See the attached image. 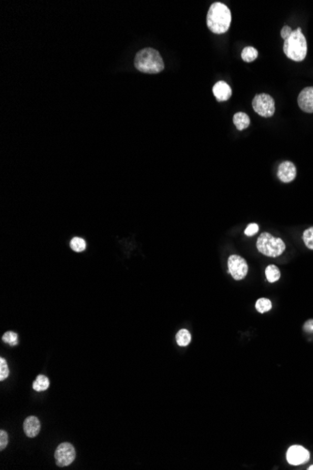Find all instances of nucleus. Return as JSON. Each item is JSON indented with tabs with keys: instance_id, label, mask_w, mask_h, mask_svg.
Returning a JSON list of instances; mask_svg holds the SVG:
<instances>
[{
	"instance_id": "nucleus-27",
	"label": "nucleus",
	"mask_w": 313,
	"mask_h": 470,
	"mask_svg": "<svg viewBox=\"0 0 313 470\" xmlns=\"http://www.w3.org/2000/svg\"><path fill=\"white\" fill-rule=\"evenodd\" d=\"M307 469H308V470H313V465H310V466H309V467H308V468H307Z\"/></svg>"
},
{
	"instance_id": "nucleus-20",
	"label": "nucleus",
	"mask_w": 313,
	"mask_h": 470,
	"mask_svg": "<svg viewBox=\"0 0 313 470\" xmlns=\"http://www.w3.org/2000/svg\"><path fill=\"white\" fill-rule=\"evenodd\" d=\"M71 248L73 249V250L77 252V253H80V252H83V250H85L86 248V243L84 241L83 238H74L72 239L71 241Z\"/></svg>"
},
{
	"instance_id": "nucleus-14",
	"label": "nucleus",
	"mask_w": 313,
	"mask_h": 470,
	"mask_svg": "<svg viewBox=\"0 0 313 470\" xmlns=\"http://www.w3.org/2000/svg\"><path fill=\"white\" fill-rule=\"evenodd\" d=\"M265 276L269 283H275L278 281L280 278V271L275 265H269L265 269Z\"/></svg>"
},
{
	"instance_id": "nucleus-12",
	"label": "nucleus",
	"mask_w": 313,
	"mask_h": 470,
	"mask_svg": "<svg viewBox=\"0 0 313 470\" xmlns=\"http://www.w3.org/2000/svg\"><path fill=\"white\" fill-rule=\"evenodd\" d=\"M41 422L35 416H30L25 419L24 422V431L28 437H35L40 433Z\"/></svg>"
},
{
	"instance_id": "nucleus-15",
	"label": "nucleus",
	"mask_w": 313,
	"mask_h": 470,
	"mask_svg": "<svg viewBox=\"0 0 313 470\" xmlns=\"http://www.w3.org/2000/svg\"><path fill=\"white\" fill-rule=\"evenodd\" d=\"M241 57L245 62H253L258 57V51L252 46L245 47L242 53H241Z\"/></svg>"
},
{
	"instance_id": "nucleus-9",
	"label": "nucleus",
	"mask_w": 313,
	"mask_h": 470,
	"mask_svg": "<svg viewBox=\"0 0 313 470\" xmlns=\"http://www.w3.org/2000/svg\"><path fill=\"white\" fill-rule=\"evenodd\" d=\"M277 177L283 183H290L296 177V167L289 161L283 162L278 165Z\"/></svg>"
},
{
	"instance_id": "nucleus-18",
	"label": "nucleus",
	"mask_w": 313,
	"mask_h": 470,
	"mask_svg": "<svg viewBox=\"0 0 313 470\" xmlns=\"http://www.w3.org/2000/svg\"><path fill=\"white\" fill-rule=\"evenodd\" d=\"M255 308H256V310L259 311V312H261V314H264L265 311H270L272 308L271 301L268 299H265V298L259 299L256 301Z\"/></svg>"
},
{
	"instance_id": "nucleus-19",
	"label": "nucleus",
	"mask_w": 313,
	"mask_h": 470,
	"mask_svg": "<svg viewBox=\"0 0 313 470\" xmlns=\"http://www.w3.org/2000/svg\"><path fill=\"white\" fill-rule=\"evenodd\" d=\"M303 241L309 250H313V226L303 233Z\"/></svg>"
},
{
	"instance_id": "nucleus-21",
	"label": "nucleus",
	"mask_w": 313,
	"mask_h": 470,
	"mask_svg": "<svg viewBox=\"0 0 313 470\" xmlns=\"http://www.w3.org/2000/svg\"><path fill=\"white\" fill-rule=\"evenodd\" d=\"M2 341L9 343L11 347L16 346L18 344V335L13 331H8L2 337Z\"/></svg>"
},
{
	"instance_id": "nucleus-2",
	"label": "nucleus",
	"mask_w": 313,
	"mask_h": 470,
	"mask_svg": "<svg viewBox=\"0 0 313 470\" xmlns=\"http://www.w3.org/2000/svg\"><path fill=\"white\" fill-rule=\"evenodd\" d=\"M134 66L141 73L155 74L163 72L164 63L159 51L153 48H145L140 50L135 55Z\"/></svg>"
},
{
	"instance_id": "nucleus-6",
	"label": "nucleus",
	"mask_w": 313,
	"mask_h": 470,
	"mask_svg": "<svg viewBox=\"0 0 313 470\" xmlns=\"http://www.w3.org/2000/svg\"><path fill=\"white\" fill-rule=\"evenodd\" d=\"M54 458H55V463L60 466H68L71 464H73L74 459H75V450L73 446L71 443H62L58 446L54 452Z\"/></svg>"
},
{
	"instance_id": "nucleus-23",
	"label": "nucleus",
	"mask_w": 313,
	"mask_h": 470,
	"mask_svg": "<svg viewBox=\"0 0 313 470\" xmlns=\"http://www.w3.org/2000/svg\"><path fill=\"white\" fill-rule=\"evenodd\" d=\"M258 231H259V226L257 224H249L245 230V234L247 237H252L256 233H258Z\"/></svg>"
},
{
	"instance_id": "nucleus-24",
	"label": "nucleus",
	"mask_w": 313,
	"mask_h": 470,
	"mask_svg": "<svg viewBox=\"0 0 313 470\" xmlns=\"http://www.w3.org/2000/svg\"><path fill=\"white\" fill-rule=\"evenodd\" d=\"M8 445V434L6 431L1 430L0 431V450L3 451Z\"/></svg>"
},
{
	"instance_id": "nucleus-25",
	"label": "nucleus",
	"mask_w": 313,
	"mask_h": 470,
	"mask_svg": "<svg viewBox=\"0 0 313 470\" xmlns=\"http://www.w3.org/2000/svg\"><path fill=\"white\" fill-rule=\"evenodd\" d=\"M292 32H293V29L290 27L289 25H285V26H283V29L280 31V36L285 41L290 37Z\"/></svg>"
},
{
	"instance_id": "nucleus-10",
	"label": "nucleus",
	"mask_w": 313,
	"mask_h": 470,
	"mask_svg": "<svg viewBox=\"0 0 313 470\" xmlns=\"http://www.w3.org/2000/svg\"><path fill=\"white\" fill-rule=\"evenodd\" d=\"M297 103L303 112L309 114L313 113V86L305 87L299 93Z\"/></svg>"
},
{
	"instance_id": "nucleus-17",
	"label": "nucleus",
	"mask_w": 313,
	"mask_h": 470,
	"mask_svg": "<svg viewBox=\"0 0 313 470\" xmlns=\"http://www.w3.org/2000/svg\"><path fill=\"white\" fill-rule=\"evenodd\" d=\"M192 341V335L187 330H180L176 334V342L179 347H187Z\"/></svg>"
},
{
	"instance_id": "nucleus-26",
	"label": "nucleus",
	"mask_w": 313,
	"mask_h": 470,
	"mask_svg": "<svg viewBox=\"0 0 313 470\" xmlns=\"http://www.w3.org/2000/svg\"><path fill=\"white\" fill-rule=\"evenodd\" d=\"M304 330L307 332H313V319L307 320V322L304 324Z\"/></svg>"
},
{
	"instance_id": "nucleus-4",
	"label": "nucleus",
	"mask_w": 313,
	"mask_h": 470,
	"mask_svg": "<svg viewBox=\"0 0 313 470\" xmlns=\"http://www.w3.org/2000/svg\"><path fill=\"white\" fill-rule=\"evenodd\" d=\"M257 250L268 257L281 256L286 249L285 243L280 238H275L269 233H262L257 239Z\"/></svg>"
},
{
	"instance_id": "nucleus-1",
	"label": "nucleus",
	"mask_w": 313,
	"mask_h": 470,
	"mask_svg": "<svg viewBox=\"0 0 313 470\" xmlns=\"http://www.w3.org/2000/svg\"><path fill=\"white\" fill-rule=\"evenodd\" d=\"M231 23L232 13L229 8L221 2L213 3L206 16L208 28L215 34H223L228 31Z\"/></svg>"
},
{
	"instance_id": "nucleus-7",
	"label": "nucleus",
	"mask_w": 313,
	"mask_h": 470,
	"mask_svg": "<svg viewBox=\"0 0 313 470\" xmlns=\"http://www.w3.org/2000/svg\"><path fill=\"white\" fill-rule=\"evenodd\" d=\"M228 269L232 277L236 281L243 280L247 274V262L243 257L233 255L228 258Z\"/></svg>"
},
{
	"instance_id": "nucleus-5",
	"label": "nucleus",
	"mask_w": 313,
	"mask_h": 470,
	"mask_svg": "<svg viewBox=\"0 0 313 470\" xmlns=\"http://www.w3.org/2000/svg\"><path fill=\"white\" fill-rule=\"evenodd\" d=\"M254 111L263 117H271L275 114V101L268 94H257L253 101Z\"/></svg>"
},
{
	"instance_id": "nucleus-3",
	"label": "nucleus",
	"mask_w": 313,
	"mask_h": 470,
	"mask_svg": "<svg viewBox=\"0 0 313 470\" xmlns=\"http://www.w3.org/2000/svg\"><path fill=\"white\" fill-rule=\"evenodd\" d=\"M283 52L288 58L294 61H302L306 58L307 53V40L302 33L301 27L293 30L290 37L284 41Z\"/></svg>"
},
{
	"instance_id": "nucleus-16",
	"label": "nucleus",
	"mask_w": 313,
	"mask_h": 470,
	"mask_svg": "<svg viewBox=\"0 0 313 470\" xmlns=\"http://www.w3.org/2000/svg\"><path fill=\"white\" fill-rule=\"evenodd\" d=\"M50 386V381L45 375H39L33 383V389L36 391H46Z\"/></svg>"
},
{
	"instance_id": "nucleus-11",
	"label": "nucleus",
	"mask_w": 313,
	"mask_h": 470,
	"mask_svg": "<svg viewBox=\"0 0 313 470\" xmlns=\"http://www.w3.org/2000/svg\"><path fill=\"white\" fill-rule=\"evenodd\" d=\"M213 94L218 102H225L231 98L232 88L226 82L218 81L213 86Z\"/></svg>"
},
{
	"instance_id": "nucleus-13",
	"label": "nucleus",
	"mask_w": 313,
	"mask_h": 470,
	"mask_svg": "<svg viewBox=\"0 0 313 470\" xmlns=\"http://www.w3.org/2000/svg\"><path fill=\"white\" fill-rule=\"evenodd\" d=\"M234 124H235V127L238 131H243V130L247 129L251 124L249 116H247V114H245V113L238 112L234 116Z\"/></svg>"
},
{
	"instance_id": "nucleus-8",
	"label": "nucleus",
	"mask_w": 313,
	"mask_h": 470,
	"mask_svg": "<svg viewBox=\"0 0 313 470\" xmlns=\"http://www.w3.org/2000/svg\"><path fill=\"white\" fill-rule=\"evenodd\" d=\"M287 461L293 465L307 463L309 459V452L302 446L295 445L290 447L287 452Z\"/></svg>"
},
{
	"instance_id": "nucleus-22",
	"label": "nucleus",
	"mask_w": 313,
	"mask_h": 470,
	"mask_svg": "<svg viewBox=\"0 0 313 470\" xmlns=\"http://www.w3.org/2000/svg\"><path fill=\"white\" fill-rule=\"evenodd\" d=\"M9 367L7 364L6 360L3 358L0 359V380L3 381L9 377Z\"/></svg>"
}]
</instances>
